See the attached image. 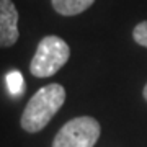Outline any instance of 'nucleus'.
<instances>
[{"instance_id":"obj_7","label":"nucleus","mask_w":147,"mask_h":147,"mask_svg":"<svg viewBox=\"0 0 147 147\" xmlns=\"http://www.w3.org/2000/svg\"><path fill=\"white\" fill-rule=\"evenodd\" d=\"M132 39L139 46L147 47V20L137 23L136 26H134V30H132Z\"/></svg>"},{"instance_id":"obj_4","label":"nucleus","mask_w":147,"mask_h":147,"mask_svg":"<svg viewBox=\"0 0 147 147\" xmlns=\"http://www.w3.org/2000/svg\"><path fill=\"white\" fill-rule=\"evenodd\" d=\"M20 38L18 10L11 0H0V47L13 46Z\"/></svg>"},{"instance_id":"obj_6","label":"nucleus","mask_w":147,"mask_h":147,"mask_svg":"<svg viewBox=\"0 0 147 147\" xmlns=\"http://www.w3.org/2000/svg\"><path fill=\"white\" fill-rule=\"evenodd\" d=\"M7 87L10 90L11 95H21L23 93V88H25V84H23V77L18 70H11V72L7 74Z\"/></svg>"},{"instance_id":"obj_2","label":"nucleus","mask_w":147,"mask_h":147,"mask_svg":"<svg viewBox=\"0 0 147 147\" xmlns=\"http://www.w3.org/2000/svg\"><path fill=\"white\" fill-rule=\"evenodd\" d=\"M69 57H70V47L62 38L54 34L44 36L39 41L36 53L31 59L30 72L39 79L51 77L67 64Z\"/></svg>"},{"instance_id":"obj_1","label":"nucleus","mask_w":147,"mask_h":147,"mask_svg":"<svg viewBox=\"0 0 147 147\" xmlns=\"http://www.w3.org/2000/svg\"><path fill=\"white\" fill-rule=\"evenodd\" d=\"M65 101V88L61 84L44 85L33 95L21 115V127L26 132H39L49 124Z\"/></svg>"},{"instance_id":"obj_3","label":"nucleus","mask_w":147,"mask_h":147,"mask_svg":"<svg viewBox=\"0 0 147 147\" xmlns=\"http://www.w3.org/2000/svg\"><path fill=\"white\" fill-rule=\"evenodd\" d=\"M100 123L92 116H79L67 121L57 131L53 147H93L100 137Z\"/></svg>"},{"instance_id":"obj_8","label":"nucleus","mask_w":147,"mask_h":147,"mask_svg":"<svg viewBox=\"0 0 147 147\" xmlns=\"http://www.w3.org/2000/svg\"><path fill=\"white\" fill-rule=\"evenodd\" d=\"M142 95H144V98H146V101H147V84H146V87H144V92H142Z\"/></svg>"},{"instance_id":"obj_5","label":"nucleus","mask_w":147,"mask_h":147,"mask_svg":"<svg viewBox=\"0 0 147 147\" xmlns=\"http://www.w3.org/2000/svg\"><path fill=\"white\" fill-rule=\"evenodd\" d=\"M95 0H51L53 8L62 16H75L93 5Z\"/></svg>"}]
</instances>
